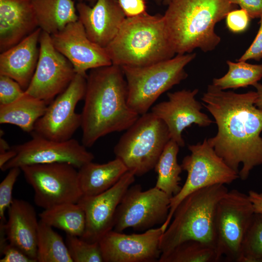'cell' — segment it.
Masks as SVG:
<instances>
[{
	"label": "cell",
	"mask_w": 262,
	"mask_h": 262,
	"mask_svg": "<svg viewBox=\"0 0 262 262\" xmlns=\"http://www.w3.org/2000/svg\"><path fill=\"white\" fill-rule=\"evenodd\" d=\"M215 248L204 243L185 241L175 247L165 256L160 257L159 262H217L220 261Z\"/></svg>",
	"instance_id": "obj_30"
},
{
	"label": "cell",
	"mask_w": 262,
	"mask_h": 262,
	"mask_svg": "<svg viewBox=\"0 0 262 262\" xmlns=\"http://www.w3.org/2000/svg\"><path fill=\"white\" fill-rule=\"evenodd\" d=\"M237 8L229 0H170L163 16L176 54L215 49L221 41L216 24Z\"/></svg>",
	"instance_id": "obj_3"
},
{
	"label": "cell",
	"mask_w": 262,
	"mask_h": 262,
	"mask_svg": "<svg viewBox=\"0 0 262 262\" xmlns=\"http://www.w3.org/2000/svg\"><path fill=\"white\" fill-rule=\"evenodd\" d=\"M21 170L19 167H13L9 170L6 176L0 183V220L5 223V211L8 209L14 199L12 191Z\"/></svg>",
	"instance_id": "obj_33"
},
{
	"label": "cell",
	"mask_w": 262,
	"mask_h": 262,
	"mask_svg": "<svg viewBox=\"0 0 262 262\" xmlns=\"http://www.w3.org/2000/svg\"><path fill=\"white\" fill-rule=\"evenodd\" d=\"M126 17L141 15L147 12L145 0H117Z\"/></svg>",
	"instance_id": "obj_38"
},
{
	"label": "cell",
	"mask_w": 262,
	"mask_h": 262,
	"mask_svg": "<svg viewBox=\"0 0 262 262\" xmlns=\"http://www.w3.org/2000/svg\"><path fill=\"white\" fill-rule=\"evenodd\" d=\"M188 147L191 154L183 158L180 164L187 173V178L179 193L171 198L168 216L161 226L164 232L178 205L191 193L211 185L229 184L239 178V174L217 154L207 139Z\"/></svg>",
	"instance_id": "obj_8"
},
{
	"label": "cell",
	"mask_w": 262,
	"mask_h": 262,
	"mask_svg": "<svg viewBox=\"0 0 262 262\" xmlns=\"http://www.w3.org/2000/svg\"><path fill=\"white\" fill-rule=\"evenodd\" d=\"M250 18L246 11L236 9L227 14L226 23L228 29L232 33H241L248 28Z\"/></svg>",
	"instance_id": "obj_35"
},
{
	"label": "cell",
	"mask_w": 262,
	"mask_h": 262,
	"mask_svg": "<svg viewBox=\"0 0 262 262\" xmlns=\"http://www.w3.org/2000/svg\"><path fill=\"white\" fill-rule=\"evenodd\" d=\"M255 213L262 214V193L250 190L247 195Z\"/></svg>",
	"instance_id": "obj_40"
},
{
	"label": "cell",
	"mask_w": 262,
	"mask_h": 262,
	"mask_svg": "<svg viewBox=\"0 0 262 262\" xmlns=\"http://www.w3.org/2000/svg\"><path fill=\"white\" fill-rule=\"evenodd\" d=\"M76 7L88 37L103 48L114 39L126 17L117 0H97L93 7L80 1Z\"/></svg>",
	"instance_id": "obj_19"
},
{
	"label": "cell",
	"mask_w": 262,
	"mask_h": 262,
	"mask_svg": "<svg viewBox=\"0 0 262 262\" xmlns=\"http://www.w3.org/2000/svg\"><path fill=\"white\" fill-rule=\"evenodd\" d=\"M86 77L76 74L66 89L48 105L36 122L32 135L58 141L72 138L81 127V114L76 113L75 109L78 103L84 99Z\"/></svg>",
	"instance_id": "obj_12"
},
{
	"label": "cell",
	"mask_w": 262,
	"mask_h": 262,
	"mask_svg": "<svg viewBox=\"0 0 262 262\" xmlns=\"http://www.w3.org/2000/svg\"><path fill=\"white\" fill-rule=\"evenodd\" d=\"M134 177L127 171L107 190L95 196H82L77 203L85 213L86 226L81 238L89 243L98 242L113 229L116 209Z\"/></svg>",
	"instance_id": "obj_15"
},
{
	"label": "cell",
	"mask_w": 262,
	"mask_h": 262,
	"mask_svg": "<svg viewBox=\"0 0 262 262\" xmlns=\"http://www.w3.org/2000/svg\"><path fill=\"white\" fill-rule=\"evenodd\" d=\"M37 66L25 92L49 104L68 86L76 75L72 64L54 47L50 34L41 32Z\"/></svg>",
	"instance_id": "obj_13"
},
{
	"label": "cell",
	"mask_w": 262,
	"mask_h": 262,
	"mask_svg": "<svg viewBox=\"0 0 262 262\" xmlns=\"http://www.w3.org/2000/svg\"><path fill=\"white\" fill-rule=\"evenodd\" d=\"M40 28L0 55V75L17 82L25 91L34 73L39 56Z\"/></svg>",
	"instance_id": "obj_21"
},
{
	"label": "cell",
	"mask_w": 262,
	"mask_h": 262,
	"mask_svg": "<svg viewBox=\"0 0 262 262\" xmlns=\"http://www.w3.org/2000/svg\"><path fill=\"white\" fill-rule=\"evenodd\" d=\"M8 215L4 229L8 242L37 261L39 221L34 207L27 201L14 199Z\"/></svg>",
	"instance_id": "obj_22"
},
{
	"label": "cell",
	"mask_w": 262,
	"mask_h": 262,
	"mask_svg": "<svg viewBox=\"0 0 262 262\" xmlns=\"http://www.w3.org/2000/svg\"><path fill=\"white\" fill-rule=\"evenodd\" d=\"M228 71L223 77L214 78L212 84L223 90L253 85L262 78V64L253 65L246 61L237 63L228 60Z\"/></svg>",
	"instance_id": "obj_29"
},
{
	"label": "cell",
	"mask_w": 262,
	"mask_h": 262,
	"mask_svg": "<svg viewBox=\"0 0 262 262\" xmlns=\"http://www.w3.org/2000/svg\"><path fill=\"white\" fill-rule=\"evenodd\" d=\"M195 53L177 54L172 58L144 66H121L127 84L129 107L140 115L165 92L187 78L185 67Z\"/></svg>",
	"instance_id": "obj_6"
},
{
	"label": "cell",
	"mask_w": 262,
	"mask_h": 262,
	"mask_svg": "<svg viewBox=\"0 0 262 262\" xmlns=\"http://www.w3.org/2000/svg\"><path fill=\"white\" fill-rule=\"evenodd\" d=\"M170 0H163L162 3L164 5L167 6V5L169 4Z\"/></svg>",
	"instance_id": "obj_44"
},
{
	"label": "cell",
	"mask_w": 262,
	"mask_h": 262,
	"mask_svg": "<svg viewBox=\"0 0 262 262\" xmlns=\"http://www.w3.org/2000/svg\"><path fill=\"white\" fill-rule=\"evenodd\" d=\"M20 168L34 190L35 204L44 210L63 203H77L82 196L78 170L70 164H36Z\"/></svg>",
	"instance_id": "obj_10"
},
{
	"label": "cell",
	"mask_w": 262,
	"mask_h": 262,
	"mask_svg": "<svg viewBox=\"0 0 262 262\" xmlns=\"http://www.w3.org/2000/svg\"><path fill=\"white\" fill-rule=\"evenodd\" d=\"M0 253L3 257L0 259V262H37L16 246L6 243L0 247Z\"/></svg>",
	"instance_id": "obj_36"
},
{
	"label": "cell",
	"mask_w": 262,
	"mask_h": 262,
	"mask_svg": "<svg viewBox=\"0 0 262 262\" xmlns=\"http://www.w3.org/2000/svg\"><path fill=\"white\" fill-rule=\"evenodd\" d=\"M260 18V27L256 37L238 61H246L250 59L259 61L262 59V14Z\"/></svg>",
	"instance_id": "obj_37"
},
{
	"label": "cell",
	"mask_w": 262,
	"mask_h": 262,
	"mask_svg": "<svg viewBox=\"0 0 262 262\" xmlns=\"http://www.w3.org/2000/svg\"><path fill=\"white\" fill-rule=\"evenodd\" d=\"M86 82L81 127L82 144L90 147L103 136L126 131L140 115L128 105L121 66L112 64L92 69Z\"/></svg>",
	"instance_id": "obj_2"
},
{
	"label": "cell",
	"mask_w": 262,
	"mask_h": 262,
	"mask_svg": "<svg viewBox=\"0 0 262 262\" xmlns=\"http://www.w3.org/2000/svg\"><path fill=\"white\" fill-rule=\"evenodd\" d=\"M157 3H161L163 2V0H155Z\"/></svg>",
	"instance_id": "obj_46"
},
{
	"label": "cell",
	"mask_w": 262,
	"mask_h": 262,
	"mask_svg": "<svg viewBox=\"0 0 262 262\" xmlns=\"http://www.w3.org/2000/svg\"><path fill=\"white\" fill-rule=\"evenodd\" d=\"M66 243L73 262H102L98 242L89 243L76 236L66 234Z\"/></svg>",
	"instance_id": "obj_32"
},
{
	"label": "cell",
	"mask_w": 262,
	"mask_h": 262,
	"mask_svg": "<svg viewBox=\"0 0 262 262\" xmlns=\"http://www.w3.org/2000/svg\"><path fill=\"white\" fill-rule=\"evenodd\" d=\"M40 220L66 234L82 237L86 226V217L78 203H66L44 210L39 214Z\"/></svg>",
	"instance_id": "obj_26"
},
{
	"label": "cell",
	"mask_w": 262,
	"mask_h": 262,
	"mask_svg": "<svg viewBox=\"0 0 262 262\" xmlns=\"http://www.w3.org/2000/svg\"><path fill=\"white\" fill-rule=\"evenodd\" d=\"M180 146L170 139L165 146L154 167L157 173L155 187L171 197L181 189L180 174L183 170L177 161Z\"/></svg>",
	"instance_id": "obj_27"
},
{
	"label": "cell",
	"mask_w": 262,
	"mask_h": 262,
	"mask_svg": "<svg viewBox=\"0 0 262 262\" xmlns=\"http://www.w3.org/2000/svg\"><path fill=\"white\" fill-rule=\"evenodd\" d=\"M38 23L42 31L52 34L79 20L72 0H32Z\"/></svg>",
	"instance_id": "obj_24"
},
{
	"label": "cell",
	"mask_w": 262,
	"mask_h": 262,
	"mask_svg": "<svg viewBox=\"0 0 262 262\" xmlns=\"http://www.w3.org/2000/svg\"><path fill=\"white\" fill-rule=\"evenodd\" d=\"M113 65L144 66L173 58L176 54L163 15L147 12L126 17L105 48Z\"/></svg>",
	"instance_id": "obj_4"
},
{
	"label": "cell",
	"mask_w": 262,
	"mask_h": 262,
	"mask_svg": "<svg viewBox=\"0 0 262 262\" xmlns=\"http://www.w3.org/2000/svg\"><path fill=\"white\" fill-rule=\"evenodd\" d=\"M38 28L32 0H0V51L16 45Z\"/></svg>",
	"instance_id": "obj_20"
},
{
	"label": "cell",
	"mask_w": 262,
	"mask_h": 262,
	"mask_svg": "<svg viewBox=\"0 0 262 262\" xmlns=\"http://www.w3.org/2000/svg\"><path fill=\"white\" fill-rule=\"evenodd\" d=\"M248 195L228 191L219 201L215 217V250L227 262H241L242 246L254 214Z\"/></svg>",
	"instance_id": "obj_9"
},
{
	"label": "cell",
	"mask_w": 262,
	"mask_h": 262,
	"mask_svg": "<svg viewBox=\"0 0 262 262\" xmlns=\"http://www.w3.org/2000/svg\"><path fill=\"white\" fill-rule=\"evenodd\" d=\"M246 11L250 18L260 17L262 14V0H229Z\"/></svg>",
	"instance_id": "obj_39"
},
{
	"label": "cell",
	"mask_w": 262,
	"mask_h": 262,
	"mask_svg": "<svg viewBox=\"0 0 262 262\" xmlns=\"http://www.w3.org/2000/svg\"><path fill=\"white\" fill-rule=\"evenodd\" d=\"M16 156L1 168L4 171L13 167L36 164L65 163L79 169L94 158L92 153L77 140L64 141L32 135V139L11 147Z\"/></svg>",
	"instance_id": "obj_14"
},
{
	"label": "cell",
	"mask_w": 262,
	"mask_h": 262,
	"mask_svg": "<svg viewBox=\"0 0 262 262\" xmlns=\"http://www.w3.org/2000/svg\"><path fill=\"white\" fill-rule=\"evenodd\" d=\"M16 152L12 148L7 151L0 153V168H2L5 164L14 158Z\"/></svg>",
	"instance_id": "obj_41"
},
{
	"label": "cell",
	"mask_w": 262,
	"mask_h": 262,
	"mask_svg": "<svg viewBox=\"0 0 262 262\" xmlns=\"http://www.w3.org/2000/svg\"><path fill=\"white\" fill-rule=\"evenodd\" d=\"M81 1H82V0H85L88 1L92 3H94L95 2H96L97 0H79Z\"/></svg>",
	"instance_id": "obj_45"
},
{
	"label": "cell",
	"mask_w": 262,
	"mask_h": 262,
	"mask_svg": "<svg viewBox=\"0 0 262 262\" xmlns=\"http://www.w3.org/2000/svg\"><path fill=\"white\" fill-rule=\"evenodd\" d=\"M36 260L37 262H73L62 236L41 220L37 232Z\"/></svg>",
	"instance_id": "obj_28"
},
{
	"label": "cell",
	"mask_w": 262,
	"mask_h": 262,
	"mask_svg": "<svg viewBox=\"0 0 262 262\" xmlns=\"http://www.w3.org/2000/svg\"><path fill=\"white\" fill-rule=\"evenodd\" d=\"M25 93L20 85L12 78L0 75V105L11 103Z\"/></svg>",
	"instance_id": "obj_34"
},
{
	"label": "cell",
	"mask_w": 262,
	"mask_h": 262,
	"mask_svg": "<svg viewBox=\"0 0 262 262\" xmlns=\"http://www.w3.org/2000/svg\"><path fill=\"white\" fill-rule=\"evenodd\" d=\"M50 35L54 47L72 64L76 73L87 77L88 70L113 64L105 48L90 40L79 20Z\"/></svg>",
	"instance_id": "obj_18"
},
{
	"label": "cell",
	"mask_w": 262,
	"mask_h": 262,
	"mask_svg": "<svg viewBox=\"0 0 262 262\" xmlns=\"http://www.w3.org/2000/svg\"><path fill=\"white\" fill-rule=\"evenodd\" d=\"M171 139L165 123L151 112L141 115L126 130L114 148L128 171L142 176L154 169Z\"/></svg>",
	"instance_id": "obj_7"
},
{
	"label": "cell",
	"mask_w": 262,
	"mask_h": 262,
	"mask_svg": "<svg viewBox=\"0 0 262 262\" xmlns=\"http://www.w3.org/2000/svg\"><path fill=\"white\" fill-rule=\"evenodd\" d=\"M198 89H183L168 93V100L155 104L151 112L161 119L168 130L170 138L180 147L184 146L182 136L184 129L196 124L206 127L214 122L201 112L203 104L196 99Z\"/></svg>",
	"instance_id": "obj_17"
},
{
	"label": "cell",
	"mask_w": 262,
	"mask_h": 262,
	"mask_svg": "<svg viewBox=\"0 0 262 262\" xmlns=\"http://www.w3.org/2000/svg\"><path fill=\"white\" fill-rule=\"evenodd\" d=\"M171 197L155 186L143 191L139 184L131 186L116 209L114 230L122 232L129 228L142 230L162 225L168 216Z\"/></svg>",
	"instance_id": "obj_11"
},
{
	"label": "cell",
	"mask_w": 262,
	"mask_h": 262,
	"mask_svg": "<svg viewBox=\"0 0 262 262\" xmlns=\"http://www.w3.org/2000/svg\"><path fill=\"white\" fill-rule=\"evenodd\" d=\"M241 262H262V214L254 213L242 246Z\"/></svg>",
	"instance_id": "obj_31"
},
{
	"label": "cell",
	"mask_w": 262,
	"mask_h": 262,
	"mask_svg": "<svg viewBox=\"0 0 262 262\" xmlns=\"http://www.w3.org/2000/svg\"><path fill=\"white\" fill-rule=\"evenodd\" d=\"M48 105L45 101L25 92L16 101L0 105V123L15 125L24 131L32 132Z\"/></svg>",
	"instance_id": "obj_25"
},
{
	"label": "cell",
	"mask_w": 262,
	"mask_h": 262,
	"mask_svg": "<svg viewBox=\"0 0 262 262\" xmlns=\"http://www.w3.org/2000/svg\"><path fill=\"white\" fill-rule=\"evenodd\" d=\"M11 148L6 140L1 137L0 139V153L9 150Z\"/></svg>",
	"instance_id": "obj_43"
},
{
	"label": "cell",
	"mask_w": 262,
	"mask_h": 262,
	"mask_svg": "<svg viewBox=\"0 0 262 262\" xmlns=\"http://www.w3.org/2000/svg\"><path fill=\"white\" fill-rule=\"evenodd\" d=\"M78 169L80 186L84 196H95L107 190L128 171L117 158L102 164L91 161Z\"/></svg>",
	"instance_id": "obj_23"
},
{
	"label": "cell",
	"mask_w": 262,
	"mask_h": 262,
	"mask_svg": "<svg viewBox=\"0 0 262 262\" xmlns=\"http://www.w3.org/2000/svg\"><path fill=\"white\" fill-rule=\"evenodd\" d=\"M256 97V92L238 94L212 84L201 98L217 127L207 141L242 180L262 164V111L254 105Z\"/></svg>",
	"instance_id": "obj_1"
},
{
	"label": "cell",
	"mask_w": 262,
	"mask_h": 262,
	"mask_svg": "<svg viewBox=\"0 0 262 262\" xmlns=\"http://www.w3.org/2000/svg\"><path fill=\"white\" fill-rule=\"evenodd\" d=\"M229 190L224 184H215L195 191L178 205L163 233L160 257L188 240L204 243L215 248V217L217 204Z\"/></svg>",
	"instance_id": "obj_5"
},
{
	"label": "cell",
	"mask_w": 262,
	"mask_h": 262,
	"mask_svg": "<svg viewBox=\"0 0 262 262\" xmlns=\"http://www.w3.org/2000/svg\"><path fill=\"white\" fill-rule=\"evenodd\" d=\"M163 233L161 226L140 234H126L111 230L98 242L103 262H158Z\"/></svg>",
	"instance_id": "obj_16"
},
{
	"label": "cell",
	"mask_w": 262,
	"mask_h": 262,
	"mask_svg": "<svg viewBox=\"0 0 262 262\" xmlns=\"http://www.w3.org/2000/svg\"><path fill=\"white\" fill-rule=\"evenodd\" d=\"M253 86L256 88L257 93V97L254 102V105L262 111V84L257 82Z\"/></svg>",
	"instance_id": "obj_42"
}]
</instances>
